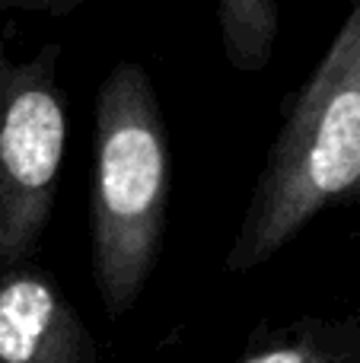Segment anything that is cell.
Segmentation results:
<instances>
[{
  "label": "cell",
  "instance_id": "6da1fadb",
  "mask_svg": "<svg viewBox=\"0 0 360 363\" xmlns=\"http://www.w3.org/2000/svg\"><path fill=\"white\" fill-rule=\"evenodd\" d=\"M360 201V0L287 99L223 268L249 274L271 262L329 207Z\"/></svg>",
  "mask_w": 360,
  "mask_h": 363
},
{
  "label": "cell",
  "instance_id": "7a4b0ae2",
  "mask_svg": "<svg viewBox=\"0 0 360 363\" xmlns=\"http://www.w3.org/2000/svg\"><path fill=\"white\" fill-rule=\"evenodd\" d=\"M172 157L157 86L144 64L118 61L96 93L89 258L112 319L137 306L163 255Z\"/></svg>",
  "mask_w": 360,
  "mask_h": 363
},
{
  "label": "cell",
  "instance_id": "3957f363",
  "mask_svg": "<svg viewBox=\"0 0 360 363\" xmlns=\"http://www.w3.org/2000/svg\"><path fill=\"white\" fill-rule=\"evenodd\" d=\"M61 42L16 61L0 29V268L32 262L55 217L67 147Z\"/></svg>",
  "mask_w": 360,
  "mask_h": 363
},
{
  "label": "cell",
  "instance_id": "277c9868",
  "mask_svg": "<svg viewBox=\"0 0 360 363\" xmlns=\"http://www.w3.org/2000/svg\"><path fill=\"white\" fill-rule=\"evenodd\" d=\"M0 363H99L89 325L48 268H0Z\"/></svg>",
  "mask_w": 360,
  "mask_h": 363
},
{
  "label": "cell",
  "instance_id": "5b68a950",
  "mask_svg": "<svg viewBox=\"0 0 360 363\" xmlns=\"http://www.w3.org/2000/svg\"><path fill=\"white\" fill-rule=\"evenodd\" d=\"M230 363H360V315H300L255 328Z\"/></svg>",
  "mask_w": 360,
  "mask_h": 363
},
{
  "label": "cell",
  "instance_id": "8992f818",
  "mask_svg": "<svg viewBox=\"0 0 360 363\" xmlns=\"http://www.w3.org/2000/svg\"><path fill=\"white\" fill-rule=\"evenodd\" d=\"M223 57L240 74H261L281 35L278 0H214Z\"/></svg>",
  "mask_w": 360,
  "mask_h": 363
},
{
  "label": "cell",
  "instance_id": "52a82bcc",
  "mask_svg": "<svg viewBox=\"0 0 360 363\" xmlns=\"http://www.w3.org/2000/svg\"><path fill=\"white\" fill-rule=\"evenodd\" d=\"M83 0H0V13L16 10V13H45L51 19H67L77 13Z\"/></svg>",
  "mask_w": 360,
  "mask_h": 363
},
{
  "label": "cell",
  "instance_id": "ba28073f",
  "mask_svg": "<svg viewBox=\"0 0 360 363\" xmlns=\"http://www.w3.org/2000/svg\"><path fill=\"white\" fill-rule=\"evenodd\" d=\"M306 4H313V0H306Z\"/></svg>",
  "mask_w": 360,
  "mask_h": 363
}]
</instances>
